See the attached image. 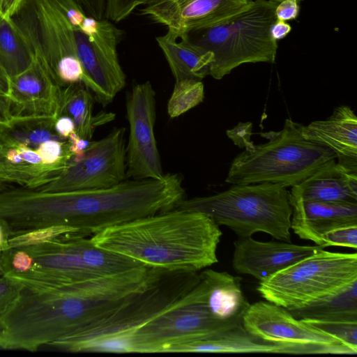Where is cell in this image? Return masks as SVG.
Masks as SVG:
<instances>
[{
	"label": "cell",
	"instance_id": "obj_1",
	"mask_svg": "<svg viewBox=\"0 0 357 357\" xmlns=\"http://www.w3.org/2000/svg\"><path fill=\"white\" fill-rule=\"evenodd\" d=\"M181 176L131 179L112 187L45 192L7 187L0 192V218L14 231L61 227L70 234L94 235L107 228L171 210L183 199Z\"/></svg>",
	"mask_w": 357,
	"mask_h": 357
},
{
	"label": "cell",
	"instance_id": "obj_2",
	"mask_svg": "<svg viewBox=\"0 0 357 357\" xmlns=\"http://www.w3.org/2000/svg\"><path fill=\"white\" fill-rule=\"evenodd\" d=\"M222 234L206 215L172 208L107 228L91 239L100 248L149 267L198 272L218 262Z\"/></svg>",
	"mask_w": 357,
	"mask_h": 357
},
{
	"label": "cell",
	"instance_id": "obj_3",
	"mask_svg": "<svg viewBox=\"0 0 357 357\" xmlns=\"http://www.w3.org/2000/svg\"><path fill=\"white\" fill-rule=\"evenodd\" d=\"M116 305L111 287L102 279L56 291L24 289L0 315V348L36 351L43 345L90 328Z\"/></svg>",
	"mask_w": 357,
	"mask_h": 357
},
{
	"label": "cell",
	"instance_id": "obj_4",
	"mask_svg": "<svg viewBox=\"0 0 357 357\" xmlns=\"http://www.w3.org/2000/svg\"><path fill=\"white\" fill-rule=\"evenodd\" d=\"M144 264L95 245L91 238L65 234L0 252L3 274L27 290L59 287L122 273Z\"/></svg>",
	"mask_w": 357,
	"mask_h": 357
},
{
	"label": "cell",
	"instance_id": "obj_5",
	"mask_svg": "<svg viewBox=\"0 0 357 357\" xmlns=\"http://www.w3.org/2000/svg\"><path fill=\"white\" fill-rule=\"evenodd\" d=\"M174 208L205 214L238 237L260 231L276 240L291 242L292 208L289 191L281 184H236L213 195L183 198Z\"/></svg>",
	"mask_w": 357,
	"mask_h": 357
},
{
	"label": "cell",
	"instance_id": "obj_6",
	"mask_svg": "<svg viewBox=\"0 0 357 357\" xmlns=\"http://www.w3.org/2000/svg\"><path fill=\"white\" fill-rule=\"evenodd\" d=\"M302 125L287 119L280 131L261 132L268 141L239 153L231 163L225 182L233 185L271 183L296 185L333 159L330 149L306 139Z\"/></svg>",
	"mask_w": 357,
	"mask_h": 357
},
{
	"label": "cell",
	"instance_id": "obj_7",
	"mask_svg": "<svg viewBox=\"0 0 357 357\" xmlns=\"http://www.w3.org/2000/svg\"><path fill=\"white\" fill-rule=\"evenodd\" d=\"M277 2L250 0L239 12L207 28L188 33L190 40L210 52L208 75L220 79L248 63H274L278 44L271 36Z\"/></svg>",
	"mask_w": 357,
	"mask_h": 357
},
{
	"label": "cell",
	"instance_id": "obj_8",
	"mask_svg": "<svg viewBox=\"0 0 357 357\" xmlns=\"http://www.w3.org/2000/svg\"><path fill=\"white\" fill-rule=\"evenodd\" d=\"M357 281V254L324 248L280 270L257 288L261 296L287 310L331 295Z\"/></svg>",
	"mask_w": 357,
	"mask_h": 357
},
{
	"label": "cell",
	"instance_id": "obj_9",
	"mask_svg": "<svg viewBox=\"0 0 357 357\" xmlns=\"http://www.w3.org/2000/svg\"><path fill=\"white\" fill-rule=\"evenodd\" d=\"M13 19L59 86L85 84L75 28L52 0H23Z\"/></svg>",
	"mask_w": 357,
	"mask_h": 357
},
{
	"label": "cell",
	"instance_id": "obj_10",
	"mask_svg": "<svg viewBox=\"0 0 357 357\" xmlns=\"http://www.w3.org/2000/svg\"><path fill=\"white\" fill-rule=\"evenodd\" d=\"M197 272L158 269L146 288L92 328L71 335L50 344L60 350L79 352L86 344L107 337L129 340L134 330L170 307L197 283Z\"/></svg>",
	"mask_w": 357,
	"mask_h": 357
},
{
	"label": "cell",
	"instance_id": "obj_11",
	"mask_svg": "<svg viewBox=\"0 0 357 357\" xmlns=\"http://www.w3.org/2000/svg\"><path fill=\"white\" fill-rule=\"evenodd\" d=\"M235 325L220 322L211 314L202 298L199 276L183 298L132 331L130 353L167 352L176 344Z\"/></svg>",
	"mask_w": 357,
	"mask_h": 357
},
{
	"label": "cell",
	"instance_id": "obj_12",
	"mask_svg": "<svg viewBox=\"0 0 357 357\" xmlns=\"http://www.w3.org/2000/svg\"><path fill=\"white\" fill-rule=\"evenodd\" d=\"M242 324L254 336L286 346L288 354H356L337 337L295 318L287 308L268 301L250 305Z\"/></svg>",
	"mask_w": 357,
	"mask_h": 357
},
{
	"label": "cell",
	"instance_id": "obj_13",
	"mask_svg": "<svg viewBox=\"0 0 357 357\" xmlns=\"http://www.w3.org/2000/svg\"><path fill=\"white\" fill-rule=\"evenodd\" d=\"M124 128L113 129L105 137L91 142L83 155L70 161L56 178L37 190L45 192L100 189L126 178Z\"/></svg>",
	"mask_w": 357,
	"mask_h": 357
},
{
	"label": "cell",
	"instance_id": "obj_14",
	"mask_svg": "<svg viewBox=\"0 0 357 357\" xmlns=\"http://www.w3.org/2000/svg\"><path fill=\"white\" fill-rule=\"evenodd\" d=\"M126 178H162L165 174L154 132L155 92L149 81L132 86L126 100Z\"/></svg>",
	"mask_w": 357,
	"mask_h": 357
},
{
	"label": "cell",
	"instance_id": "obj_15",
	"mask_svg": "<svg viewBox=\"0 0 357 357\" xmlns=\"http://www.w3.org/2000/svg\"><path fill=\"white\" fill-rule=\"evenodd\" d=\"M250 0H155L141 13L180 33L213 26L242 10Z\"/></svg>",
	"mask_w": 357,
	"mask_h": 357
},
{
	"label": "cell",
	"instance_id": "obj_16",
	"mask_svg": "<svg viewBox=\"0 0 357 357\" xmlns=\"http://www.w3.org/2000/svg\"><path fill=\"white\" fill-rule=\"evenodd\" d=\"M234 244V270L252 275L259 282L324 248L281 241H259L252 236L238 237Z\"/></svg>",
	"mask_w": 357,
	"mask_h": 357
},
{
	"label": "cell",
	"instance_id": "obj_17",
	"mask_svg": "<svg viewBox=\"0 0 357 357\" xmlns=\"http://www.w3.org/2000/svg\"><path fill=\"white\" fill-rule=\"evenodd\" d=\"M61 87L35 55L23 73L8 79V96L13 116L51 117L59 115Z\"/></svg>",
	"mask_w": 357,
	"mask_h": 357
},
{
	"label": "cell",
	"instance_id": "obj_18",
	"mask_svg": "<svg viewBox=\"0 0 357 357\" xmlns=\"http://www.w3.org/2000/svg\"><path fill=\"white\" fill-rule=\"evenodd\" d=\"M292 208L291 229L302 239L321 246L328 231L357 225V204L306 201L289 195Z\"/></svg>",
	"mask_w": 357,
	"mask_h": 357
},
{
	"label": "cell",
	"instance_id": "obj_19",
	"mask_svg": "<svg viewBox=\"0 0 357 357\" xmlns=\"http://www.w3.org/2000/svg\"><path fill=\"white\" fill-rule=\"evenodd\" d=\"M301 132L306 139L332 150L339 165L357 172V118L350 107H335L326 119L302 125Z\"/></svg>",
	"mask_w": 357,
	"mask_h": 357
},
{
	"label": "cell",
	"instance_id": "obj_20",
	"mask_svg": "<svg viewBox=\"0 0 357 357\" xmlns=\"http://www.w3.org/2000/svg\"><path fill=\"white\" fill-rule=\"evenodd\" d=\"M289 194L306 201L357 204V172L333 159L291 187Z\"/></svg>",
	"mask_w": 357,
	"mask_h": 357
},
{
	"label": "cell",
	"instance_id": "obj_21",
	"mask_svg": "<svg viewBox=\"0 0 357 357\" xmlns=\"http://www.w3.org/2000/svg\"><path fill=\"white\" fill-rule=\"evenodd\" d=\"M199 275L202 298L211 314L225 324L242 323L250 305L242 289V278L212 269H206Z\"/></svg>",
	"mask_w": 357,
	"mask_h": 357
},
{
	"label": "cell",
	"instance_id": "obj_22",
	"mask_svg": "<svg viewBox=\"0 0 357 357\" xmlns=\"http://www.w3.org/2000/svg\"><path fill=\"white\" fill-rule=\"evenodd\" d=\"M167 352L288 354V349L282 344L266 342L254 336L241 323L176 344Z\"/></svg>",
	"mask_w": 357,
	"mask_h": 357
},
{
	"label": "cell",
	"instance_id": "obj_23",
	"mask_svg": "<svg viewBox=\"0 0 357 357\" xmlns=\"http://www.w3.org/2000/svg\"><path fill=\"white\" fill-rule=\"evenodd\" d=\"M63 169L45 165L36 150L23 144H0V183L38 189L50 183Z\"/></svg>",
	"mask_w": 357,
	"mask_h": 357
},
{
	"label": "cell",
	"instance_id": "obj_24",
	"mask_svg": "<svg viewBox=\"0 0 357 357\" xmlns=\"http://www.w3.org/2000/svg\"><path fill=\"white\" fill-rule=\"evenodd\" d=\"M175 82L184 79L202 80L208 75L212 54L193 43L188 33L172 29L156 38Z\"/></svg>",
	"mask_w": 357,
	"mask_h": 357
},
{
	"label": "cell",
	"instance_id": "obj_25",
	"mask_svg": "<svg viewBox=\"0 0 357 357\" xmlns=\"http://www.w3.org/2000/svg\"><path fill=\"white\" fill-rule=\"evenodd\" d=\"M288 310L298 319L357 322V281L331 295Z\"/></svg>",
	"mask_w": 357,
	"mask_h": 357
},
{
	"label": "cell",
	"instance_id": "obj_26",
	"mask_svg": "<svg viewBox=\"0 0 357 357\" xmlns=\"http://www.w3.org/2000/svg\"><path fill=\"white\" fill-rule=\"evenodd\" d=\"M35 53L13 17L0 15V68L8 79L26 70Z\"/></svg>",
	"mask_w": 357,
	"mask_h": 357
},
{
	"label": "cell",
	"instance_id": "obj_27",
	"mask_svg": "<svg viewBox=\"0 0 357 357\" xmlns=\"http://www.w3.org/2000/svg\"><path fill=\"white\" fill-rule=\"evenodd\" d=\"M55 119L51 117H16L0 124V144H23L36 149L50 139L66 140L55 131Z\"/></svg>",
	"mask_w": 357,
	"mask_h": 357
},
{
	"label": "cell",
	"instance_id": "obj_28",
	"mask_svg": "<svg viewBox=\"0 0 357 357\" xmlns=\"http://www.w3.org/2000/svg\"><path fill=\"white\" fill-rule=\"evenodd\" d=\"M93 106V97L82 82L68 84L61 87L58 117L61 115L70 117L75 132L91 141L95 130Z\"/></svg>",
	"mask_w": 357,
	"mask_h": 357
},
{
	"label": "cell",
	"instance_id": "obj_29",
	"mask_svg": "<svg viewBox=\"0 0 357 357\" xmlns=\"http://www.w3.org/2000/svg\"><path fill=\"white\" fill-rule=\"evenodd\" d=\"M204 98V87L202 80L176 81L167 102V113L171 118H176L197 106Z\"/></svg>",
	"mask_w": 357,
	"mask_h": 357
},
{
	"label": "cell",
	"instance_id": "obj_30",
	"mask_svg": "<svg viewBox=\"0 0 357 357\" xmlns=\"http://www.w3.org/2000/svg\"><path fill=\"white\" fill-rule=\"evenodd\" d=\"M301 320L337 337L357 354V322Z\"/></svg>",
	"mask_w": 357,
	"mask_h": 357
},
{
	"label": "cell",
	"instance_id": "obj_31",
	"mask_svg": "<svg viewBox=\"0 0 357 357\" xmlns=\"http://www.w3.org/2000/svg\"><path fill=\"white\" fill-rule=\"evenodd\" d=\"M340 246L356 249L357 225H347L333 229L322 238V248Z\"/></svg>",
	"mask_w": 357,
	"mask_h": 357
},
{
	"label": "cell",
	"instance_id": "obj_32",
	"mask_svg": "<svg viewBox=\"0 0 357 357\" xmlns=\"http://www.w3.org/2000/svg\"><path fill=\"white\" fill-rule=\"evenodd\" d=\"M155 0H106L105 17L114 22L128 17L139 6H147Z\"/></svg>",
	"mask_w": 357,
	"mask_h": 357
},
{
	"label": "cell",
	"instance_id": "obj_33",
	"mask_svg": "<svg viewBox=\"0 0 357 357\" xmlns=\"http://www.w3.org/2000/svg\"><path fill=\"white\" fill-rule=\"evenodd\" d=\"M24 289V285L18 280L5 274L0 276V315Z\"/></svg>",
	"mask_w": 357,
	"mask_h": 357
},
{
	"label": "cell",
	"instance_id": "obj_34",
	"mask_svg": "<svg viewBox=\"0 0 357 357\" xmlns=\"http://www.w3.org/2000/svg\"><path fill=\"white\" fill-rule=\"evenodd\" d=\"M252 124L250 122L239 123L232 129L227 131V135L234 144L240 148L249 149L254 146L251 141Z\"/></svg>",
	"mask_w": 357,
	"mask_h": 357
},
{
	"label": "cell",
	"instance_id": "obj_35",
	"mask_svg": "<svg viewBox=\"0 0 357 357\" xmlns=\"http://www.w3.org/2000/svg\"><path fill=\"white\" fill-rule=\"evenodd\" d=\"M299 11L300 5L297 0H282L278 3L275 12L277 20L286 22L295 20Z\"/></svg>",
	"mask_w": 357,
	"mask_h": 357
},
{
	"label": "cell",
	"instance_id": "obj_36",
	"mask_svg": "<svg viewBox=\"0 0 357 357\" xmlns=\"http://www.w3.org/2000/svg\"><path fill=\"white\" fill-rule=\"evenodd\" d=\"M75 1L88 15L98 20L105 18L106 0H75Z\"/></svg>",
	"mask_w": 357,
	"mask_h": 357
},
{
	"label": "cell",
	"instance_id": "obj_37",
	"mask_svg": "<svg viewBox=\"0 0 357 357\" xmlns=\"http://www.w3.org/2000/svg\"><path fill=\"white\" fill-rule=\"evenodd\" d=\"M68 148L73 160L79 159L90 144V140L79 136L75 131L68 138Z\"/></svg>",
	"mask_w": 357,
	"mask_h": 357
},
{
	"label": "cell",
	"instance_id": "obj_38",
	"mask_svg": "<svg viewBox=\"0 0 357 357\" xmlns=\"http://www.w3.org/2000/svg\"><path fill=\"white\" fill-rule=\"evenodd\" d=\"M54 129L58 135L68 139L69 136L75 131L73 120L66 115L57 117L54 123Z\"/></svg>",
	"mask_w": 357,
	"mask_h": 357
},
{
	"label": "cell",
	"instance_id": "obj_39",
	"mask_svg": "<svg viewBox=\"0 0 357 357\" xmlns=\"http://www.w3.org/2000/svg\"><path fill=\"white\" fill-rule=\"evenodd\" d=\"M291 26L286 22L276 20L271 28V36L275 41L284 38L291 31Z\"/></svg>",
	"mask_w": 357,
	"mask_h": 357
},
{
	"label": "cell",
	"instance_id": "obj_40",
	"mask_svg": "<svg viewBox=\"0 0 357 357\" xmlns=\"http://www.w3.org/2000/svg\"><path fill=\"white\" fill-rule=\"evenodd\" d=\"M12 118L10 100L6 94L0 93V124L8 123Z\"/></svg>",
	"mask_w": 357,
	"mask_h": 357
},
{
	"label": "cell",
	"instance_id": "obj_41",
	"mask_svg": "<svg viewBox=\"0 0 357 357\" xmlns=\"http://www.w3.org/2000/svg\"><path fill=\"white\" fill-rule=\"evenodd\" d=\"M23 0H0V15L13 17Z\"/></svg>",
	"mask_w": 357,
	"mask_h": 357
},
{
	"label": "cell",
	"instance_id": "obj_42",
	"mask_svg": "<svg viewBox=\"0 0 357 357\" xmlns=\"http://www.w3.org/2000/svg\"><path fill=\"white\" fill-rule=\"evenodd\" d=\"M11 234V228L6 222L0 218V252L4 250L6 241Z\"/></svg>",
	"mask_w": 357,
	"mask_h": 357
},
{
	"label": "cell",
	"instance_id": "obj_43",
	"mask_svg": "<svg viewBox=\"0 0 357 357\" xmlns=\"http://www.w3.org/2000/svg\"><path fill=\"white\" fill-rule=\"evenodd\" d=\"M8 91V78L0 68V93L7 95Z\"/></svg>",
	"mask_w": 357,
	"mask_h": 357
},
{
	"label": "cell",
	"instance_id": "obj_44",
	"mask_svg": "<svg viewBox=\"0 0 357 357\" xmlns=\"http://www.w3.org/2000/svg\"><path fill=\"white\" fill-rule=\"evenodd\" d=\"M5 186H6V183H0V190H1L2 188H3Z\"/></svg>",
	"mask_w": 357,
	"mask_h": 357
},
{
	"label": "cell",
	"instance_id": "obj_45",
	"mask_svg": "<svg viewBox=\"0 0 357 357\" xmlns=\"http://www.w3.org/2000/svg\"><path fill=\"white\" fill-rule=\"evenodd\" d=\"M270 1H275V2H277V3H279L282 0H270ZM299 3L302 1V0H297Z\"/></svg>",
	"mask_w": 357,
	"mask_h": 357
},
{
	"label": "cell",
	"instance_id": "obj_46",
	"mask_svg": "<svg viewBox=\"0 0 357 357\" xmlns=\"http://www.w3.org/2000/svg\"><path fill=\"white\" fill-rule=\"evenodd\" d=\"M3 275V271L1 270V268H0V276Z\"/></svg>",
	"mask_w": 357,
	"mask_h": 357
}]
</instances>
